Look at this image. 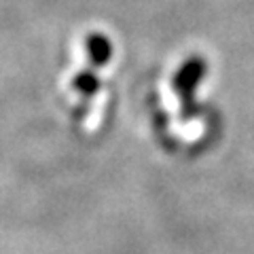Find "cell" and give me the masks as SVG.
I'll return each mask as SVG.
<instances>
[{
    "mask_svg": "<svg viewBox=\"0 0 254 254\" xmlns=\"http://www.w3.org/2000/svg\"><path fill=\"white\" fill-rule=\"evenodd\" d=\"M205 76V60L199 55L189 58L180 66V70L174 76V91L178 93L180 104L185 115H190L195 108V91L199 87V81Z\"/></svg>",
    "mask_w": 254,
    "mask_h": 254,
    "instance_id": "cell-1",
    "label": "cell"
},
{
    "mask_svg": "<svg viewBox=\"0 0 254 254\" xmlns=\"http://www.w3.org/2000/svg\"><path fill=\"white\" fill-rule=\"evenodd\" d=\"M87 51H89V62L93 66H106L113 58V43L104 34L93 32L87 36Z\"/></svg>",
    "mask_w": 254,
    "mask_h": 254,
    "instance_id": "cell-2",
    "label": "cell"
},
{
    "mask_svg": "<svg viewBox=\"0 0 254 254\" xmlns=\"http://www.w3.org/2000/svg\"><path fill=\"white\" fill-rule=\"evenodd\" d=\"M72 87L83 95V98H91V95L100 89V81H98V74L91 72V70H85V72L76 74Z\"/></svg>",
    "mask_w": 254,
    "mask_h": 254,
    "instance_id": "cell-3",
    "label": "cell"
}]
</instances>
